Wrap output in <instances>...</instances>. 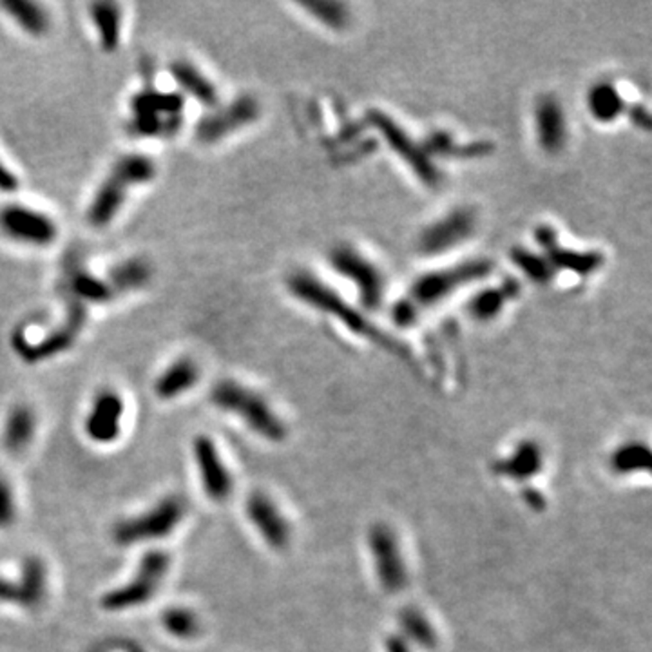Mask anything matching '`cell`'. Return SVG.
<instances>
[{
    "mask_svg": "<svg viewBox=\"0 0 652 652\" xmlns=\"http://www.w3.org/2000/svg\"><path fill=\"white\" fill-rule=\"evenodd\" d=\"M494 265L489 259L475 258L457 265L435 268L419 276L408 292L394 304L392 319L399 329H412L431 308L453 297L460 288L469 286L492 274Z\"/></svg>",
    "mask_w": 652,
    "mask_h": 652,
    "instance_id": "cell-1",
    "label": "cell"
},
{
    "mask_svg": "<svg viewBox=\"0 0 652 652\" xmlns=\"http://www.w3.org/2000/svg\"><path fill=\"white\" fill-rule=\"evenodd\" d=\"M156 173V163L147 154L132 152L118 158L91 198L86 213L89 225L95 229L111 225L122 213L131 191L150 184Z\"/></svg>",
    "mask_w": 652,
    "mask_h": 652,
    "instance_id": "cell-2",
    "label": "cell"
},
{
    "mask_svg": "<svg viewBox=\"0 0 652 652\" xmlns=\"http://www.w3.org/2000/svg\"><path fill=\"white\" fill-rule=\"evenodd\" d=\"M286 290L290 295H294L299 303L306 304L308 308L338 319L352 334L361 336L377 345L392 347V350L395 349V343L390 341L386 336H383V332L376 329V326L358 308L347 303L338 292H334L329 285H324L313 274L304 270L292 272L286 277Z\"/></svg>",
    "mask_w": 652,
    "mask_h": 652,
    "instance_id": "cell-3",
    "label": "cell"
},
{
    "mask_svg": "<svg viewBox=\"0 0 652 652\" xmlns=\"http://www.w3.org/2000/svg\"><path fill=\"white\" fill-rule=\"evenodd\" d=\"M211 401L216 408L240 417L261 439L270 442H283L286 439L285 422L256 390L238 381L223 379L213 386Z\"/></svg>",
    "mask_w": 652,
    "mask_h": 652,
    "instance_id": "cell-4",
    "label": "cell"
},
{
    "mask_svg": "<svg viewBox=\"0 0 652 652\" xmlns=\"http://www.w3.org/2000/svg\"><path fill=\"white\" fill-rule=\"evenodd\" d=\"M129 129L136 136L158 138L178 131L184 118V98L177 93L143 89L129 104Z\"/></svg>",
    "mask_w": 652,
    "mask_h": 652,
    "instance_id": "cell-5",
    "label": "cell"
},
{
    "mask_svg": "<svg viewBox=\"0 0 652 652\" xmlns=\"http://www.w3.org/2000/svg\"><path fill=\"white\" fill-rule=\"evenodd\" d=\"M187 504L180 495H169L156 503L149 512L123 519L113 528L114 544L125 548L141 542L168 539L184 521Z\"/></svg>",
    "mask_w": 652,
    "mask_h": 652,
    "instance_id": "cell-6",
    "label": "cell"
},
{
    "mask_svg": "<svg viewBox=\"0 0 652 652\" xmlns=\"http://www.w3.org/2000/svg\"><path fill=\"white\" fill-rule=\"evenodd\" d=\"M331 267L345 279H349L358 294L365 310H379L386 297V277L381 267L354 245H338L329 256Z\"/></svg>",
    "mask_w": 652,
    "mask_h": 652,
    "instance_id": "cell-7",
    "label": "cell"
},
{
    "mask_svg": "<svg viewBox=\"0 0 652 652\" xmlns=\"http://www.w3.org/2000/svg\"><path fill=\"white\" fill-rule=\"evenodd\" d=\"M171 567V557L166 551H149L141 557L134 576L105 593L100 600L105 611H129L150 602L156 591L161 587Z\"/></svg>",
    "mask_w": 652,
    "mask_h": 652,
    "instance_id": "cell-8",
    "label": "cell"
},
{
    "mask_svg": "<svg viewBox=\"0 0 652 652\" xmlns=\"http://www.w3.org/2000/svg\"><path fill=\"white\" fill-rule=\"evenodd\" d=\"M368 122L377 129L385 143L395 152V156L406 163L410 171L428 187H439L442 182V173L437 163L431 161V156L426 152L422 143L415 141L408 131H404L394 118L383 111H370Z\"/></svg>",
    "mask_w": 652,
    "mask_h": 652,
    "instance_id": "cell-9",
    "label": "cell"
},
{
    "mask_svg": "<svg viewBox=\"0 0 652 652\" xmlns=\"http://www.w3.org/2000/svg\"><path fill=\"white\" fill-rule=\"evenodd\" d=\"M478 218L475 211L467 207H458L439 220L431 222L419 236L417 249L421 254L433 258L444 256L455 250L458 245L466 243L476 231Z\"/></svg>",
    "mask_w": 652,
    "mask_h": 652,
    "instance_id": "cell-10",
    "label": "cell"
},
{
    "mask_svg": "<svg viewBox=\"0 0 652 652\" xmlns=\"http://www.w3.org/2000/svg\"><path fill=\"white\" fill-rule=\"evenodd\" d=\"M261 114L259 102L250 95H241L231 100L225 105H216L214 111L205 114L195 127V134L198 141L205 145H213L229 138L231 134L238 132L252 125Z\"/></svg>",
    "mask_w": 652,
    "mask_h": 652,
    "instance_id": "cell-11",
    "label": "cell"
},
{
    "mask_svg": "<svg viewBox=\"0 0 652 652\" xmlns=\"http://www.w3.org/2000/svg\"><path fill=\"white\" fill-rule=\"evenodd\" d=\"M0 234L23 245L48 247L59 238V227L46 213L23 204H8L0 209Z\"/></svg>",
    "mask_w": 652,
    "mask_h": 652,
    "instance_id": "cell-12",
    "label": "cell"
},
{
    "mask_svg": "<svg viewBox=\"0 0 652 652\" xmlns=\"http://www.w3.org/2000/svg\"><path fill=\"white\" fill-rule=\"evenodd\" d=\"M86 317H87L86 304L71 299L68 317L64 319V322L60 326H57V329L48 332V336H44L37 343H28L23 336H17V338H14V347L19 352V356L32 365L51 359L55 356H60L62 352L69 350L77 343V340L84 329V324H86Z\"/></svg>",
    "mask_w": 652,
    "mask_h": 652,
    "instance_id": "cell-13",
    "label": "cell"
},
{
    "mask_svg": "<svg viewBox=\"0 0 652 652\" xmlns=\"http://www.w3.org/2000/svg\"><path fill=\"white\" fill-rule=\"evenodd\" d=\"M368 548L381 587L386 593L403 591L408 582V573L394 530L386 524L372 526L368 533Z\"/></svg>",
    "mask_w": 652,
    "mask_h": 652,
    "instance_id": "cell-14",
    "label": "cell"
},
{
    "mask_svg": "<svg viewBox=\"0 0 652 652\" xmlns=\"http://www.w3.org/2000/svg\"><path fill=\"white\" fill-rule=\"evenodd\" d=\"M193 453L205 495L214 503L227 501L234 489V480L214 440L207 435H198L193 442Z\"/></svg>",
    "mask_w": 652,
    "mask_h": 652,
    "instance_id": "cell-15",
    "label": "cell"
},
{
    "mask_svg": "<svg viewBox=\"0 0 652 652\" xmlns=\"http://www.w3.org/2000/svg\"><path fill=\"white\" fill-rule=\"evenodd\" d=\"M533 127L539 147L546 154H560L569 140V122L562 102L555 95H544L533 109Z\"/></svg>",
    "mask_w": 652,
    "mask_h": 652,
    "instance_id": "cell-16",
    "label": "cell"
},
{
    "mask_svg": "<svg viewBox=\"0 0 652 652\" xmlns=\"http://www.w3.org/2000/svg\"><path fill=\"white\" fill-rule=\"evenodd\" d=\"M125 404L118 392L100 390L86 417V435L98 444H111L120 437Z\"/></svg>",
    "mask_w": 652,
    "mask_h": 652,
    "instance_id": "cell-17",
    "label": "cell"
},
{
    "mask_svg": "<svg viewBox=\"0 0 652 652\" xmlns=\"http://www.w3.org/2000/svg\"><path fill=\"white\" fill-rule=\"evenodd\" d=\"M245 512L261 539L274 549H285L290 544V526L279 508L265 494H252L245 504Z\"/></svg>",
    "mask_w": 652,
    "mask_h": 652,
    "instance_id": "cell-18",
    "label": "cell"
},
{
    "mask_svg": "<svg viewBox=\"0 0 652 652\" xmlns=\"http://www.w3.org/2000/svg\"><path fill=\"white\" fill-rule=\"evenodd\" d=\"M535 238L548 250L544 256L549 259L555 272L558 268H566L575 270L576 274H593L603 263V258L598 252H578L571 249H562L558 243V236L551 227L540 229Z\"/></svg>",
    "mask_w": 652,
    "mask_h": 652,
    "instance_id": "cell-19",
    "label": "cell"
},
{
    "mask_svg": "<svg viewBox=\"0 0 652 652\" xmlns=\"http://www.w3.org/2000/svg\"><path fill=\"white\" fill-rule=\"evenodd\" d=\"M200 381V367L191 358H180L154 381V394L161 401H173L193 390Z\"/></svg>",
    "mask_w": 652,
    "mask_h": 652,
    "instance_id": "cell-20",
    "label": "cell"
},
{
    "mask_svg": "<svg viewBox=\"0 0 652 652\" xmlns=\"http://www.w3.org/2000/svg\"><path fill=\"white\" fill-rule=\"evenodd\" d=\"M66 276H68V292H69L71 299H75L82 304H86V303L102 304V303H109L116 297V294L111 288V285L107 283V279L91 274L80 263L69 261Z\"/></svg>",
    "mask_w": 652,
    "mask_h": 652,
    "instance_id": "cell-21",
    "label": "cell"
},
{
    "mask_svg": "<svg viewBox=\"0 0 652 652\" xmlns=\"http://www.w3.org/2000/svg\"><path fill=\"white\" fill-rule=\"evenodd\" d=\"M544 466L542 448L533 440H524L513 451L494 464V471L512 480H526L540 473Z\"/></svg>",
    "mask_w": 652,
    "mask_h": 652,
    "instance_id": "cell-22",
    "label": "cell"
},
{
    "mask_svg": "<svg viewBox=\"0 0 652 652\" xmlns=\"http://www.w3.org/2000/svg\"><path fill=\"white\" fill-rule=\"evenodd\" d=\"M519 295V285L515 281H504L501 285L484 288L467 301V313L476 322H487L497 319L506 304Z\"/></svg>",
    "mask_w": 652,
    "mask_h": 652,
    "instance_id": "cell-23",
    "label": "cell"
},
{
    "mask_svg": "<svg viewBox=\"0 0 652 652\" xmlns=\"http://www.w3.org/2000/svg\"><path fill=\"white\" fill-rule=\"evenodd\" d=\"M169 73L175 78V82L186 91L189 96H193L196 102L207 107H216L220 102V93L214 86V82L193 62L189 60H175L169 66Z\"/></svg>",
    "mask_w": 652,
    "mask_h": 652,
    "instance_id": "cell-24",
    "label": "cell"
},
{
    "mask_svg": "<svg viewBox=\"0 0 652 652\" xmlns=\"http://www.w3.org/2000/svg\"><path fill=\"white\" fill-rule=\"evenodd\" d=\"M37 431V415L32 406L17 404L8 413L5 433H3V446L10 455H21L26 448L33 442Z\"/></svg>",
    "mask_w": 652,
    "mask_h": 652,
    "instance_id": "cell-25",
    "label": "cell"
},
{
    "mask_svg": "<svg viewBox=\"0 0 652 652\" xmlns=\"http://www.w3.org/2000/svg\"><path fill=\"white\" fill-rule=\"evenodd\" d=\"M585 105L593 120L612 123L625 113V98L612 82H596L585 95Z\"/></svg>",
    "mask_w": 652,
    "mask_h": 652,
    "instance_id": "cell-26",
    "label": "cell"
},
{
    "mask_svg": "<svg viewBox=\"0 0 652 652\" xmlns=\"http://www.w3.org/2000/svg\"><path fill=\"white\" fill-rule=\"evenodd\" d=\"M0 8L30 37L39 39L50 32V14L39 3H32V0H3Z\"/></svg>",
    "mask_w": 652,
    "mask_h": 652,
    "instance_id": "cell-27",
    "label": "cell"
},
{
    "mask_svg": "<svg viewBox=\"0 0 652 652\" xmlns=\"http://www.w3.org/2000/svg\"><path fill=\"white\" fill-rule=\"evenodd\" d=\"M89 14L100 48L105 53H114L122 39V6L116 3H95L89 6Z\"/></svg>",
    "mask_w": 652,
    "mask_h": 652,
    "instance_id": "cell-28",
    "label": "cell"
},
{
    "mask_svg": "<svg viewBox=\"0 0 652 652\" xmlns=\"http://www.w3.org/2000/svg\"><path fill=\"white\" fill-rule=\"evenodd\" d=\"M150 265L141 258H131L118 263L107 277V283L114 290L116 297L132 290L143 288L150 281Z\"/></svg>",
    "mask_w": 652,
    "mask_h": 652,
    "instance_id": "cell-29",
    "label": "cell"
},
{
    "mask_svg": "<svg viewBox=\"0 0 652 652\" xmlns=\"http://www.w3.org/2000/svg\"><path fill=\"white\" fill-rule=\"evenodd\" d=\"M401 630L410 643H415L426 650H433L439 643V636L426 614L415 607H406L399 614Z\"/></svg>",
    "mask_w": 652,
    "mask_h": 652,
    "instance_id": "cell-30",
    "label": "cell"
},
{
    "mask_svg": "<svg viewBox=\"0 0 652 652\" xmlns=\"http://www.w3.org/2000/svg\"><path fill=\"white\" fill-rule=\"evenodd\" d=\"M19 580L26 591L30 609L41 607L48 594V567L44 560L39 557L24 558Z\"/></svg>",
    "mask_w": 652,
    "mask_h": 652,
    "instance_id": "cell-31",
    "label": "cell"
},
{
    "mask_svg": "<svg viewBox=\"0 0 652 652\" xmlns=\"http://www.w3.org/2000/svg\"><path fill=\"white\" fill-rule=\"evenodd\" d=\"M161 625L178 639H193L200 634V620L189 607H169L161 614Z\"/></svg>",
    "mask_w": 652,
    "mask_h": 652,
    "instance_id": "cell-32",
    "label": "cell"
},
{
    "mask_svg": "<svg viewBox=\"0 0 652 652\" xmlns=\"http://www.w3.org/2000/svg\"><path fill=\"white\" fill-rule=\"evenodd\" d=\"M648 464H650V451L641 442L623 444L611 457V466L618 475L645 471L648 469Z\"/></svg>",
    "mask_w": 652,
    "mask_h": 652,
    "instance_id": "cell-33",
    "label": "cell"
},
{
    "mask_svg": "<svg viewBox=\"0 0 652 652\" xmlns=\"http://www.w3.org/2000/svg\"><path fill=\"white\" fill-rule=\"evenodd\" d=\"M306 10L319 24L331 30H345L350 21L349 6L343 3H326V0H315V3H303Z\"/></svg>",
    "mask_w": 652,
    "mask_h": 652,
    "instance_id": "cell-34",
    "label": "cell"
},
{
    "mask_svg": "<svg viewBox=\"0 0 652 652\" xmlns=\"http://www.w3.org/2000/svg\"><path fill=\"white\" fill-rule=\"evenodd\" d=\"M513 263L521 268L522 274H526V277H530L535 283H548L555 276V268L544 254L540 256L526 249H521L513 252Z\"/></svg>",
    "mask_w": 652,
    "mask_h": 652,
    "instance_id": "cell-35",
    "label": "cell"
},
{
    "mask_svg": "<svg viewBox=\"0 0 652 652\" xmlns=\"http://www.w3.org/2000/svg\"><path fill=\"white\" fill-rule=\"evenodd\" d=\"M17 521V503L12 484L0 475V530H10Z\"/></svg>",
    "mask_w": 652,
    "mask_h": 652,
    "instance_id": "cell-36",
    "label": "cell"
},
{
    "mask_svg": "<svg viewBox=\"0 0 652 652\" xmlns=\"http://www.w3.org/2000/svg\"><path fill=\"white\" fill-rule=\"evenodd\" d=\"M0 603H10L19 605L30 611L26 591L21 584V580H12L6 576H0Z\"/></svg>",
    "mask_w": 652,
    "mask_h": 652,
    "instance_id": "cell-37",
    "label": "cell"
},
{
    "mask_svg": "<svg viewBox=\"0 0 652 652\" xmlns=\"http://www.w3.org/2000/svg\"><path fill=\"white\" fill-rule=\"evenodd\" d=\"M19 187V178L14 175L10 168H6L3 161H0V191L3 193H14Z\"/></svg>",
    "mask_w": 652,
    "mask_h": 652,
    "instance_id": "cell-38",
    "label": "cell"
},
{
    "mask_svg": "<svg viewBox=\"0 0 652 652\" xmlns=\"http://www.w3.org/2000/svg\"><path fill=\"white\" fill-rule=\"evenodd\" d=\"M385 652H412V647H410V641L404 636L394 634V636L386 638Z\"/></svg>",
    "mask_w": 652,
    "mask_h": 652,
    "instance_id": "cell-39",
    "label": "cell"
},
{
    "mask_svg": "<svg viewBox=\"0 0 652 652\" xmlns=\"http://www.w3.org/2000/svg\"><path fill=\"white\" fill-rule=\"evenodd\" d=\"M524 499H526V503L530 504L531 510H542L544 508V499H542L540 492H535V489H528Z\"/></svg>",
    "mask_w": 652,
    "mask_h": 652,
    "instance_id": "cell-40",
    "label": "cell"
},
{
    "mask_svg": "<svg viewBox=\"0 0 652 652\" xmlns=\"http://www.w3.org/2000/svg\"><path fill=\"white\" fill-rule=\"evenodd\" d=\"M125 652H145V650L140 648L136 643H127V645H125Z\"/></svg>",
    "mask_w": 652,
    "mask_h": 652,
    "instance_id": "cell-41",
    "label": "cell"
}]
</instances>
